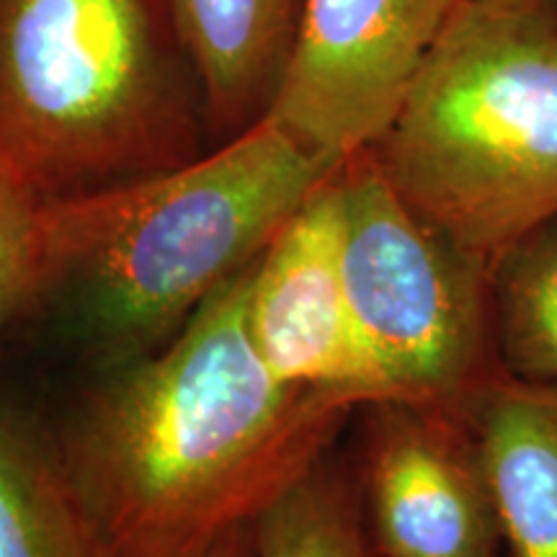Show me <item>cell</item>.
Listing matches in <instances>:
<instances>
[{
	"label": "cell",
	"mask_w": 557,
	"mask_h": 557,
	"mask_svg": "<svg viewBox=\"0 0 557 557\" xmlns=\"http://www.w3.org/2000/svg\"><path fill=\"white\" fill-rule=\"evenodd\" d=\"M250 267L58 436L109 557H209L331 455L351 403L282 385L248 331Z\"/></svg>",
	"instance_id": "1"
},
{
	"label": "cell",
	"mask_w": 557,
	"mask_h": 557,
	"mask_svg": "<svg viewBox=\"0 0 557 557\" xmlns=\"http://www.w3.org/2000/svg\"><path fill=\"white\" fill-rule=\"evenodd\" d=\"M261 114L191 163L45 201L50 292L107 369L165 346L336 173Z\"/></svg>",
	"instance_id": "2"
},
{
	"label": "cell",
	"mask_w": 557,
	"mask_h": 557,
	"mask_svg": "<svg viewBox=\"0 0 557 557\" xmlns=\"http://www.w3.org/2000/svg\"><path fill=\"white\" fill-rule=\"evenodd\" d=\"M372 152L418 218L496 274L557 218V0H459Z\"/></svg>",
	"instance_id": "3"
},
{
	"label": "cell",
	"mask_w": 557,
	"mask_h": 557,
	"mask_svg": "<svg viewBox=\"0 0 557 557\" xmlns=\"http://www.w3.org/2000/svg\"><path fill=\"white\" fill-rule=\"evenodd\" d=\"M158 129L139 0H0V171L45 201L150 150Z\"/></svg>",
	"instance_id": "4"
},
{
	"label": "cell",
	"mask_w": 557,
	"mask_h": 557,
	"mask_svg": "<svg viewBox=\"0 0 557 557\" xmlns=\"http://www.w3.org/2000/svg\"><path fill=\"white\" fill-rule=\"evenodd\" d=\"M336 184L348 308L385 400L465 410L504 372L493 271L418 218L372 150Z\"/></svg>",
	"instance_id": "5"
},
{
	"label": "cell",
	"mask_w": 557,
	"mask_h": 557,
	"mask_svg": "<svg viewBox=\"0 0 557 557\" xmlns=\"http://www.w3.org/2000/svg\"><path fill=\"white\" fill-rule=\"evenodd\" d=\"M459 0H305L263 114L331 165L372 150Z\"/></svg>",
	"instance_id": "6"
},
{
	"label": "cell",
	"mask_w": 557,
	"mask_h": 557,
	"mask_svg": "<svg viewBox=\"0 0 557 557\" xmlns=\"http://www.w3.org/2000/svg\"><path fill=\"white\" fill-rule=\"evenodd\" d=\"M354 465L374 557H508L475 431L462 410L364 406Z\"/></svg>",
	"instance_id": "7"
},
{
	"label": "cell",
	"mask_w": 557,
	"mask_h": 557,
	"mask_svg": "<svg viewBox=\"0 0 557 557\" xmlns=\"http://www.w3.org/2000/svg\"><path fill=\"white\" fill-rule=\"evenodd\" d=\"M336 173L250 267L248 331L282 385L364 408L385 393L348 308Z\"/></svg>",
	"instance_id": "8"
},
{
	"label": "cell",
	"mask_w": 557,
	"mask_h": 557,
	"mask_svg": "<svg viewBox=\"0 0 557 557\" xmlns=\"http://www.w3.org/2000/svg\"><path fill=\"white\" fill-rule=\"evenodd\" d=\"M475 431L508 557H557V387L500 372L462 410Z\"/></svg>",
	"instance_id": "9"
},
{
	"label": "cell",
	"mask_w": 557,
	"mask_h": 557,
	"mask_svg": "<svg viewBox=\"0 0 557 557\" xmlns=\"http://www.w3.org/2000/svg\"><path fill=\"white\" fill-rule=\"evenodd\" d=\"M0 557H109L58 436L0 395Z\"/></svg>",
	"instance_id": "10"
},
{
	"label": "cell",
	"mask_w": 557,
	"mask_h": 557,
	"mask_svg": "<svg viewBox=\"0 0 557 557\" xmlns=\"http://www.w3.org/2000/svg\"><path fill=\"white\" fill-rule=\"evenodd\" d=\"M173 11L214 107L235 111L276 60L292 0H173Z\"/></svg>",
	"instance_id": "11"
},
{
	"label": "cell",
	"mask_w": 557,
	"mask_h": 557,
	"mask_svg": "<svg viewBox=\"0 0 557 557\" xmlns=\"http://www.w3.org/2000/svg\"><path fill=\"white\" fill-rule=\"evenodd\" d=\"M493 292L504 372L557 387V218L508 250Z\"/></svg>",
	"instance_id": "12"
},
{
	"label": "cell",
	"mask_w": 557,
	"mask_h": 557,
	"mask_svg": "<svg viewBox=\"0 0 557 557\" xmlns=\"http://www.w3.org/2000/svg\"><path fill=\"white\" fill-rule=\"evenodd\" d=\"M253 547L256 557H374L354 472L325 457L253 521Z\"/></svg>",
	"instance_id": "13"
},
{
	"label": "cell",
	"mask_w": 557,
	"mask_h": 557,
	"mask_svg": "<svg viewBox=\"0 0 557 557\" xmlns=\"http://www.w3.org/2000/svg\"><path fill=\"white\" fill-rule=\"evenodd\" d=\"M50 292L45 199L0 171V333Z\"/></svg>",
	"instance_id": "14"
},
{
	"label": "cell",
	"mask_w": 557,
	"mask_h": 557,
	"mask_svg": "<svg viewBox=\"0 0 557 557\" xmlns=\"http://www.w3.org/2000/svg\"><path fill=\"white\" fill-rule=\"evenodd\" d=\"M209 557H256L253 547V524L235 529L230 532L218 547L209 553Z\"/></svg>",
	"instance_id": "15"
}]
</instances>
